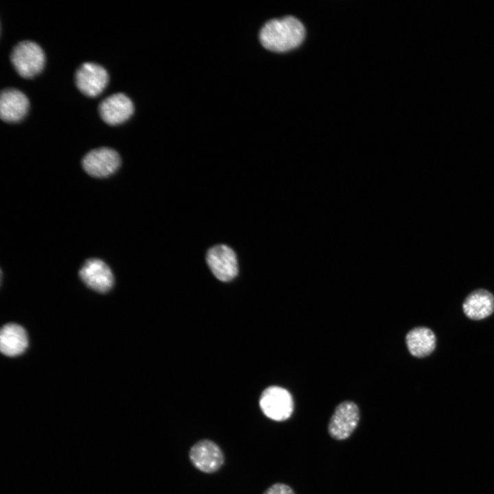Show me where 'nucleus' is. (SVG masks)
Returning a JSON list of instances; mask_svg holds the SVG:
<instances>
[{
	"mask_svg": "<svg viewBox=\"0 0 494 494\" xmlns=\"http://www.w3.org/2000/svg\"><path fill=\"white\" fill-rule=\"evenodd\" d=\"M263 494H295V493L285 484L275 483L268 487Z\"/></svg>",
	"mask_w": 494,
	"mask_h": 494,
	"instance_id": "nucleus-15",
	"label": "nucleus"
},
{
	"mask_svg": "<svg viewBox=\"0 0 494 494\" xmlns=\"http://www.w3.org/2000/svg\"><path fill=\"white\" fill-rule=\"evenodd\" d=\"M259 405L268 418L276 421L289 419L294 409L291 394L279 386H270L264 390L259 399Z\"/></svg>",
	"mask_w": 494,
	"mask_h": 494,
	"instance_id": "nucleus-3",
	"label": "nucleus"
},
{
	"mask_svg": "<svg viewBox=\"0 0 494 494\" xmlns=\"http://www.w3.org/2000/svg\"><path fill=\"white\" fill-rule=\"evenodd\" d=\"M29 99L21 91L14 88L3 89L0 96V115L7 122H16L26 115Z\"/></svg>",
	"mask_w": 494,
	"mask_h": 494,
	"instance_id": "nucleus-11",
	"label": "nucleus"
},
{
	"mask_svg": "<svg viewBox=\"0 0 494 494\" xmlns=\"http://www.w3.org/2000/svg\"><path fill=\"white\" fill-rule=\"evenodd\" d=\"M84 171L93 177L106 178L113 174L119 167V154L109 148H99L89 152L82 159Z\"/></svg>",
	"mask_w": 494,
	"mask_h": 494,
	"instance_id": "nucleus-5",
	"label": "nucleus"
},
{
	"mask_svg": "<svg viewBox=\"0 0 494 494\" xmlns=\"http://www.w3.org/2000/svg\"><path fill=\"white\" fill-rule=\"evenodd\" d=\"M12 64L18 73L23 78H32L43 69L45 56L40 46L32 40L18 43L10 54Z\"/></svg>",
	"mask_w": 494,
	"mask_h": 494,
	"instance_id": "nucleus-2",
	"label": "nucleus"
},
{
	"mask_svg": "<svg viewBox=\"0 0 494 494\" xmlns=\"http://www.w3.org/2000/svg\"><path fill=\"white\" fill-rule=\"evenodd\" d=\"M434 333L425 327H417L410 330L405 336V343L410 353L416 357L430 355L436 347Z\"/></svg>",
	"mask_w": 494,
	"mask_h": 494,
	"instance_id": "nucleus-14",
	"label": "nucleus"
},
{
	"mask_svg": "<svg viewBox=\"0 0 494 494\" xmlns=\"http://www.w3.org/2000/svg\"><path fill=\"white\" fill-rule=\"evenodd\" d=\"M81 280L93 290L106 293L114 284V277L110 268L99 259L86 261L79 271Z\"/></svg>",
	"mask_w": 494,
	"mask_h": 494,
	"instance_id": "nucleus-9",
	"label": "nucleus"
},
{
	"mask_svg": "<svg viewBox=\"0 0 494 494\" xmlns=\"http://www.w3.org/2000/svg\"><path fill=\"white\" fill-rule=\"evenodd\" d=\"M206 261L213 275L221 281H230L238 273L236 255L226 245L211 248L207 253Z\"/></svg>",
	"mask_w": 494,
	"mask_h": 494,
	"instance_id": "nucleus-6",
	"label": "nucleus"
},
{
	"mask_svg": "<svg viewBox=\"0 0 494 494\" xmlns=\"http://www.w3.org/2000/svg\"><path fill=\"white\" fill-rule=\"evenodd\" d=\"M305 36L303 23L296 18L287 16L265 23L261 29L259 40L268 50L285 52L301 45Z\"/></svg>",
	"mask_w": 494,
	"mask_h": 494,
	"instance_id": "nucleus-1",
	"label": "nucleus"
},
{
	"mask_svg": "<svg viewBox=\"0 0 494 494\" xmlns=\"http://www.w3.org/2000/svg\"><path fill=\"white\" fill-rule=\"evenodd\" d=\"M462 310L466 316L471 320L484 319L494 311V296L484 289L475 290L464 300Z\"/></svg>",
	"mask_w": 494,
	"mask_h": 494,
	"instance_id": "nucleus-12",
	"label": "nucleus"
},
{
	"mask_svg": "<svg viewBox=\"0 0 494 494\" xmlns=\"http://www.w3.org/2000/svg\"><path fill=\"white\" fill-rule=\"evenodd\" d=\"M28 345V338L25 330L14 323L5 325L0 332L1 352L8 357L22 354Z\"/></svg>",
	"mask_w": 494,
	"mask_h": 494,
	"instance_id": "nucleus-13",
	"label": "nucleus"
},
{
	"mask_svg": "<svg viewBox=\"0 0 494 494\" xmlns=\"http://www.w3.org/2000/svg\"><path fill=\"white\" fill-rule=\"evenodd\" d=\"M98 109L105 122L117 125L126 121L132 115L134 106L126 95L117 93L104 99L99 104Z\"/></svg>",
	"mask_w": 494,
	"mask_h": 494,
	"instance_id": "nucleus-10",
	"label": "nucleus"
},
{
	"mask_svg": "<svg viewBox=\"0 0 494 494\" xmlns=\"http://www.w3.org/2000/svg\"><path fill=\"white\" fill-rule=\"evenodd\" d=\"M75 84L84 95L95 97L105 89L108 82L107 71L101 65L86 62L77 69L75 74Z\"/></svg>",
	"mask_w": 494,
	"mask_h": 494,
	"instance_id": "nucleus-8",
	"label": "nucleus"
},
{
	"mask_svg": "<svg viewBox=\"0 0 494 494\" xmlns=\"http://www.w3.org/2000/svg\"><path fill=\"white\" fill-rule=\"evenodd\" d=\"M189 456L194 467L207 473L217 471L224 462V454L220 447L209 439L196 442L191 447Z\"/></svg>",
	"mask_w": 494,
	"mask_h": 494,
	"instance_id": "nucleus-7",
	"label": "nucleus"
},
{
	"mask_svg": "<svg viewBox=\"0 0 494 494\" xmlns=\"http://www.w3.org/2000/svg\"><path fill=\"white\" fill-rule=\"evenodd\" d=\"M360 414L358 406L351 401H344L339 403L328 424V433L331 438L338 440L348 438L356 429Z\"/></svg>",
	"mask_w": 494,
	"mask_h": 494,
	"instance_id": "nucleus-4",
	"label": "nucleus"
}]
</instances>
